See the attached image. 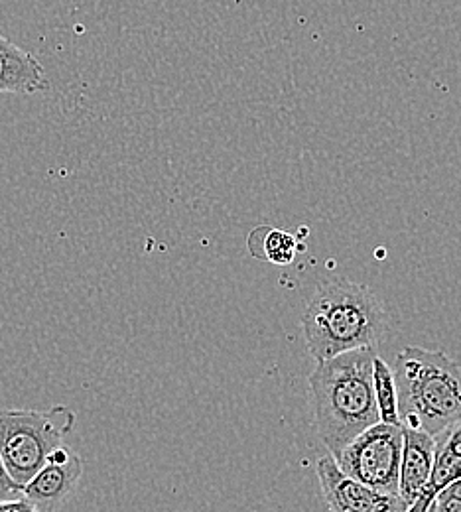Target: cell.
<instances>
[{
  "instance_id": "3",
  "label": "cell",
  "mask_w": 461,
  "mask_h": 512,
  "mask_svg": "<svg viewBox=\"0 0 461 512\" xmlns=\"http://www.w3.org/2000/svg\"><path fill=\"white\" fill-rule=\"evenodd\" d=\"M400 422L440 436L461 422V367L444 351L404 347L396 357Z\"/></svg>"
},
{
  "instance_id": "13",
  "label": "cell",
  "mask_w": 461,
  "mask_h": 512,
  "mask_svg": "<svg viewBox=\"0 0 461 512\" xmlns=\"http://www.w3.org/2000/svg\"><path fill=\"white\" fill-rule=\"evenodd\" d=\"M461 512V479L444 489L432 503L430 512Z\"/></svg>"
},
{
  "instance_id": "7",
  "label": "cell",
  "mask_w": 461,
  "mask_h": 512,
  "mask_svg": "<svg viewBox=\"0 0 461 512\" xmlns=\"http://www.w3.org/2000/svg\"><path fill=\"white\" fill-rule=\"evenodd\" d=\"M438 451V438L404 426V446L400 463V499L410 511L430 481Z\"/></svg>"
},
{
  "instance_id": "12",
  "label": "cell",
  "mask_w": 461,
  "mask_h": 512,
  "mask_svg": "<svg viewBox=\"0 0 461 512\" xmlns=\"http://www.w3.org/2000/svg\"><path fill=\"white\" fill-rule=\"evenodd\" d=\"M296 255H298L296 237L290 235L288 231L268 227V231L264 233L263 253L259 256H263L272 264L284 266V264H290Z\"/></svg>"
},
{
  "instance_id": "5",
  "label": "cell",
  "mask_w": 461,
  "mask_h": 512,
  "mask_svg": "<svg viewBox=\"0 0 461 512\" xmlns=\"http://www.w3.org/2000/svg\"><path fill=\"white\" fill-rule=\"evenodd\" d=\"M404 426L377 422L349 442L335 457L339 467L357 481L400 497V463Z\"/></svg>"
},
{
  "instance_id": "1",
  "label": "cell",
  "mask_w": 461,
  "mask_h": 512,
  "mask_svg": "<svg viewBox=\"0 0 461 512\" xmlns=\"http://www.w3.org/2000/svg\"><path fill=\"white\" fill-rule=\"evenodd\" d=\"M375 355L377 347H363L318 361L308 379L316 430L333 457L381 422L373 379Z\"/></svg>"
},
{
  "instance_id": "16",
  "label": "cell",
  "mask_w": 461,
  "mask_h": 512,
  "mask_svg": "<svg viewBox=\"0 0 461 512\" xmlns=\"http://www.w3.org/2000/svg\"><path fill=\"white\" fill-rule=\"evenodd\" d=\"M440 438L444 440V444H446L448 448L452 449L454 453H458L461 457V422L460 424H456L454 428H450L448 432L440 434Z\"/></svg>"
},
{
  "instance_id": "2",
  "label": "cell",
  "mask_w": 461,
  "mask_h": 512,
  "mask_svg": "<svg viewBox=\"0 0 461 512\" xmlns=\"http://www.w3.org/2000/svg\"><path fill=\"white\" fill-rule=\"evenodd\" d=\"M383 300L367 286L335 278L318 286L302 314L306 345L316 361L377 347L387 333Z\"/></svg>"
},
{
  "instance_id": "8",
  "label": "cell",
  "mask_w": 461,
  "mask_h": 512,
  "mask_svg": "<svg viewBox=\"0 0 461 512\" xmlns=\"http://www.w3.org/2000/svg\"><path fill=\"white\" fill-rule=\"evenodd\" d=\"M83 475V461L75 455L67 463H46L24 487L22 493L38 511H56L77 487Z\"/></svg>"
},
{
  "instance_id": "15",
  "label": "cell",
  "mask_w": 461,
  "mask_h": 512,
  "mask_svg": "<svg viewBox=\"0 0 461 512\" xmlns=\"http://www.w3.org/2000/svg\"><path fill=\"white\" fill-rule=\"evenodd\" d=\"M36 512V505L24 497V493L16 499H8V501H0V512Z\"/></svg>"
},
{
  "instance_id": "11",
  "label": "cell",
  "mask_w": 461,
  "mask_h": 512,
  "mask_svg": "<svg viewBox=\"0 0 461 512\" xmlns=\"http://www.w3.org/2000/svg\"><path fill=\"white\" fill-rule=\"evenodd\" d=\"M373 379H375V394H377V404H379V412H381V422L402 424L400 408H398V384H396L395 369L387 361H383L379 355H375Z\"/></svg>"
},
{
  "instance_id": "9",
  "label": "cell",
  "mask_w": 461,
  "mask_h": 512,
  "mask_svg": "<svg viewBox=\"0 0 461 512\" xmlns=\"http://www.w3.org/2000/svg\"><path fill=\"white\" fill-rule=\"evenodd\" d=\"M48 89L44 65L0 34V93L34 95Z\"/></svg>"
},
{
  "instance_id": "10",
  "label": "cell",
  "mask_w": 461,
  "mask_h": 512,
  "mask_svg": "<svg viewBox=\"0 0 461 512\" xmlns=\"http://www.w3.org/2000/svg\"><path fill=\"white\" fill-rule=\"evenodd\" d=\"M458 479H461V457L458 453H454L452 449L444 444V440L438 436V451H436V461H434V469L430 475L428 485L424 487L420 499L412 505V512H430L432 503L436 501V497L448 489L450 485H454Z\"/></svg>"
},
{
  "instance_id": "4",
  "label": "cell",
  "mask_w": 461,
  "mask_h": 512,
  "mask_svg": "<svg viewBox=\"0 0 461 512\" xmlns=\"http://www.w3.org/2000/svg\"><path fill=\"white\" fill-rule=\"evenodd\" d=\"M75 420V412L64 404L48 410H0V453L22 487L48 463L52 449L64 444Z\"/></svg>"
},
{
  "instance_id": "6",
  "label": "cell",
  "mask_w": 461,
  "mask_h": 512,
  "mask_svg": "<svg viewBox=\"0 0 461 512\" xmlns=\"http://www.w3.org/2000/svg\"><path fill=\"white\" fill-rule=\"evenodd\" d=\"M316 475L322 485L328 509L333 512H406L400 497L381 493L355 477L347 475L333 455L316 463Z\"/></svg>"
},
{
  "instance_id": "14",
  "label": "cell",
  "mask_w": 461,
  "mask_h": 512,
  "mask_svg": "<svg viewBox=\"0 0 461 512\" xmlns=\"http://www.w3.org/2000/svg\"><path fill=\"white\" fill-rule=\"evenodd\" d=\"M22 495V485L10 475L4 457L0 453V501H8V499H16Z\"/></svg>"
}]
</instances>
